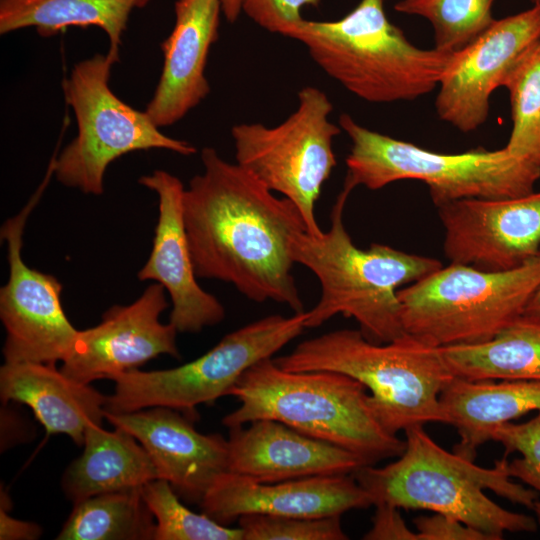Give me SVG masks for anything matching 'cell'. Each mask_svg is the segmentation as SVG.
<instances>
[{
    "instance_id": "9",
    "label": "cell",
    "mask_w": 540,
    "mask_h": 540,
    "mask_svg": "<svg viewBox=\"0 0 540 540\" xmlns=\"http://www.w3.org/2000/svg\"><path fill=\"white\" fill-rule=\"evenodd\" d=\"M119 51L109 49L78 62L62 83L66 103L77 122L76 137L54 159L52 172L61 184L101 195L108 166L138 150L166 149L188 156L196 148L166 136L145 111L131 107L110 88Z\"/></svg>"
},
{
    "instance_id": "37",
    "label": "cell",
    "mask_w": 540,
    "mask_h": 540,
    "mask_svg": "<svg viewBox=\"0 0 540 540\" xmlns=\"http://www.w3.org/2000/svg\"><path fill=\"white\" fill-rule=\"evenodd\" d=\"M523 313L530 315H540V287L536 290V292L529 300Z\"/></svg>"
},
{
    "instance_id": "16",
    "label": "cell",
    "mask_w": 540,
    "mask_h": 540,
    "mask_svg": "<svg viewBox=\"0 0 540 540\" xmlns=\"http://www.w3.org/2000/svg\"><path fill=\"white\" fill-rule=\"evenodd\" d=\"M139 183L157 194L159 215L152 250L138 279L165 288L172 303L169 323L178 332L197 333L220 323L224 306L197 282L184 225L182 182L167 171L155 170L140 177Z\"/></svg>"
},
{
    "instance_id": "3",
    "label": "cell",
    "mask_w": 540,
    "mask_h": 540,
    "mask_svg": "<svg viewBox=\"0 0 540 540\" xmlns=\"http://www.w3.org/2000/svg\"><path fill=\"white\" fill-rule=\"evenodd\" d=\"M350 192L339 193L330 214V228L320 236L297 231L291 240L296 264L312 271L321 286L316 305L306 311V328H316L342 314L353 318L362 334L376 343L405 334L398 290L442 267L427 256L373 243L358 248L347 232L343 214Z\"/></svg>"
},
{
    "instance_id": "24",
    "label": "cell",
    "mask_w": 540,
    "mask_h": 540,
    "mask_svg": "<svg viewBox=\"0 0 540 540\" xmlns=\"http://www.w3.org/2000/svg\"><path fill=\"white\" fill-rule=\"evenodd\" d=\"M441 349L458 378L540 381V315L523 313L488 341Z\"/></svg>"
},
{
    "instance_id": "8",
    "label": "cell",
    "mask_w": 540,
    "mask_h": 540,
    "mask_svg": "<svg viewBox=\"0 0 540 540\" xmlns=\"http://www.w3.org/2000/svg\"><path fill=\"white\" fill-rule=\"evenodd\" d=\"M540 287V253L507 271L450 263L398 290L405 333L447 347L490 340Z\"/></svg>"
},
{
    "instance_id": "5",
    "label": "cell",
    "mask_w": 540,
    "mask_h": 540,
    "mask_svg": "<svg viewBox=\"0 0 540 540\" xmlns=\"http://www.w3.org/2000/svg\"><path fill=\"white\" fill-rule=\"evenodd\" d=\"M274 361L286 371H333L356 379L391 434L429 422L446 424L440 395L455 376L441 347L411 334L376 343L360 330L340 329L304 340Z\"/></svg>"
},
{
    "instance_id": "2",
    "label": "cell",
    "mask_w": 540,
    "mask_h": 540,
    "mask_svg": "<svg viewBox=\"0 0 540 540\" xmlns=\"http://www.w3.org/2000/svg\"><path fill=\"white\" fill-rule=\"evenodd\" d=\"M405 450L383 467L364 465L353 475L369 494L373 505L387 503L403 509H423L451 516L500 540L505 532H534L536 520L504 509L484 493L488 489L514 504L532 509L538 492L510 477L507 455L494 467L438 445L424 426L405 430Z\"/></svg>"
},
{
    "instance_id": "23",
    "label": "cell",
    "mask_w": 540,
    "mask_h": 540,
    "mask_svg": "<svg viewBox=\"0 0 540 540\" xmlns=\"http://www.w3.org/2000/svg\"><path fill=\"white\" fill-rule=\"evenodd\" d=\"M83 446V453L62 478L63 490L74 504L102 493L141 488L159 478L145 448L121 428L107 431L92 424L85 431Z\"/></svg>"
},
{
    "instance_id": "30",
    "label": "cell",
    "mask_w": 540,
    "mask_h": 540,
    "mask_svg": "<svg viewBox=\"0 0 540 540\" xmlns=\"http://www.w3.org/2000/svg\"><path fill=\"white\" fill-rule=\"evenodd\" d=\"M243 540H346L341 516L317 518L246 514L238 519Z\"/></svg>"
},
{
    "instance_id": "20",
    "label": "cell",
    "mask_w": 540,
    "mask_h": 540,
    "mask_svg": "<svg viewBox=\"0 0 540 540\" xmlns=\"http://www.w3.org/2000/svg\"><path fill=\"white\" fill-rule=\"evenodd\" d=\"M174 8V28L161 44L160 79L145 109L158 128L181 120L210 93L205 69L222 12L220 0H177Z\"/></svg>"
},
{
    "instance_id": "36",
    "label": "cell",
    "mask_w": 540,
    "mask_h": 540,
    "mask_svg": "<svg viewBox=\"0 0 540 540\" xmlns=\"http://www.w3.org/2000/svg\"><path fill=\"white\" fill-rule=\"evenodd\" d=\"M222 13L230 23L235 22L242 12V0H220Z\"/></svg>"
},
{
    "instance_id": "13",
    "label": "cell",
    "mask_w": 540,
    "mask_h": 540,
    "mask_svg": "<svg viewBox=\"0 0 540 540\" xmlns=\"http://www.w3.org/2000/svg\"><path fill=\"white\" fill-rule=\"evenodd\" d=\"M540 41V6L494 20L458 52L438 85L435 108L440 120L463 133L475 131L489 116L490 98L503 87L520 58Z\"/></svg>"
},
{
    "instance_id": "19",
    "label": "cell",
    "mask_w": 540,
    "mask_h": 540,
    "mask_svg": "<svg viewBox=\"0 0 540 540\" xmlns=\"http://www.w3.org/2000/svg\"><path fill=\"white\" fill-rule=\"evenodd\" d=\"M229 430L228 471L257 482L349 475L365 465L354 453L276 420L259 419Z\"/></svg>"
},
{
    "instance_id": "4",
    "label": "cell",
    "mask_w": 540,
    "mask_h": 540,
    "mask_svg": "<svg viewBox=\"0 0 540 540\" xmlns=\"http://www.w3.org/2000/svg\"><path fill=\"white\" fill-rule=\"evenodd\" d=\"M366 387L333 371H286L265 358L239 378L229 395L240 406L222 423L228 428L259 419L284 423L357 455L365 465L400 456L405 440L389 433L369 406Z\"/></svg>"
},
{
    "instance_id": "21",
    "label": "cell",
    "mask_w": 540,
    "mask_h": 540,
    "mask_svg": "<svg viewBox=\"0 0 540 540\" xmlns=\"http://www.w3.org/2000/svg\"><path fill=\"white\" fill-rule=\"evenodd\" d=\"M0 395L5 403L27 405L49 434H65L79 446L87 427L102 423L107 398L90 384L69 378L55 364L41 362H5Z\"/></svg>"
},
{
    "instance_id": "29",
    "label": "cell",
    "mask_w": 540,
    "mask_h": 540,
    "mask_svg": "<svg viewBox=\"0 0 540 540\" xmlns=\"http://www.w3.org/2000/svg\"><path fill=\"white\" fill-rule=\"evenodd\" d=\"M141 493L156 519L155 540H243L239 527L230 528L188 509L167 480H152L141 487Z\"/></svg>"
},
{
    "instance_id": "38",
    "label": "cell",
    "mask_w": 540,
    "mask_h": 540,
    "mask_svg": "<svg viewBox=\"0 0 540 540\" xmlns=\"http://www.w3.org/2000/svg\"><path fill=\"white\" fill-rule=\"evenodd\" d=\"M532 509L534 510V512L536 513V515H537V517H538V519L540 521V501L536 500L533 507H532Z\"/></svg>"
},
{
    "instance_id": "39",
    "label": "cell",
    "mask_w": 540,
    "mask_h": 540,
    "mask_svg": "<svg viewBox=\"0 0 540 540\" xmlns=\"http://www.w3.org/2000/svg\"><path fill=\"white\" fill-rule=\"evenodd\" d=\"M531 2L533 3V5L540 6V0H531Z\"/></svg>"
},
{
    "instance_id": "17",
    "label": "cell",
    "mask_w": 540,
    "mask_h": 540,
    "mask_svg": "<svg viewBox=\"0 0 540 540\" xmlns=\"http://www.w3.org/2000/svg\"><path fill=\"white\" fill-rule=\"evenodd\" d=\"M371 505L369 494L348 475L261 483L229 471L214 480L200 503L203 513L226 526L246 514L317 518Z\"/></svg>"
},
{
    "instance_id": "25",
    "label": "cell",
    "mask_w": 540,
    "mask_h": 540,
    "mask_svg": "<svg viewBox=\"0 0 540 540\" xmlns=\"http://www.w3.org/2000/svg\"><path fill=\"white\" fill-rule=\"evenodd\" d=\"M150 0H0V34L33 27L52 37L69 27L96 26L107 35L109 49L119 51L134 9Z\"/></svg>"
},
{
    "instance_id": "14",
    "label": "cell",
    "mask_w": 540,
    "mask_h": 540,
    "mask_svg": "<svg viewBox=\"0 0 540 540\" xmlns=\"http://www.w3.org/2000/svg\"><path fill=\"white\" fill-rule=\"evenodd\" d=\"M437 208L451 263L507 271L540 253V191L507 199H459Z\"/></svg>"
},
{
    "instance_id": "22",
    "label": "cell",
    "mask_w": 540,
    "mask_h": 540,
    "mask_svg": "<svg viewBox=\"0 0 540 540\" xmlns=\"http://www.w3.org/2000/svg\"><path fill=\"white\" fill-rule=\"evenodd\" d=\"M440 402L446 424L456 428L454 452L474 460L477 448L491 440L493 430L532 411H540V381H469L454 377Z\"/></svg>"
},
{
    "instance_id": "34",
    "label": "cell",
    "mask_w": 540,
    "mask_h": 540,
    "mask_svg": "<svg viewBox=\"0 0 540 540\" xmlns=\"http://www.w3.org/2000/svg\"><path fill=\"white\" fill-rule=\"evenodd\" d=\"M372 519L371 529L364 535L366 540H419L417 532L408 528L399 507L379 503Z\"/></svg>"
},
{
    "instance_id": "12",
    "label": "cell",
    "mask_w": 540,
    "mask_h": 540,
    "mask_svg": "<svg viewBox=\"0 0 540 540\" xmlns=\"http://www.w3.org/2000/svg\"><path fill=\"white\" fill-rule=\"evenodd\" d=\"M36 198L1 228L9 264L8 281L0 289L3 356L5 362L55 364L68 356L79 330L64 312L58 279L30 268L22 258L23 229Z\"/></svg>"
},
{
    "instance_id": "10",
    "label": "cell",
    "mask_w": 540,
    "mask_h": 540,
    "mask_svg": "<svg viewBox=\"0 0 540 540\" xmlns=\"http://www.w3.org/2000/svg\"><path fill=\"white\" fill-rule=\"evenodd\" d=\"M307 313L274 314L225 335L212 349L179 367L114 375V393L105 411L133 412L151 407L178 410L195 420L196 406L229 395L243 373L272 357L306 328Z\"/></svg>"
},
{
    "instance_id": "31",
    "label": "cell",
    "mask_w": 540,
    "mask_h": 540,
    "mask_svg": "<svg viewBox=\"0 0 540 540\" xmlns=\"http://www.w3.org/2000/svg\"><path fill=\"white\" fill-rule=\"evenodd\" d=\"M491 440L504 446L505 455H521L508 461V474L540 493V411L526 422L501 424L493 430Z\"/></svg>"
},
{
    "instance_id": "11",
    "label": "cell",
    "mask_w": 540,
    "mask_h": 540,
    "mask_svg": "<svg viewBox=\"0 0 540 540\" xmlns=\"http://www.w3.org/2000/svg\"><path fill=\"white\" fill-rule=\"evenodd\" d=\"M332 110L326 93L306 86L298 92L297 109L279 125L242 123L231 129L236 163L291 200L312 236L323 233L315 205L337 164L333 139L342 129L329 120Z\"/></svg>"
},
{
    "instance_id": "26",
    "label": "cell",
    "mask_w": 540,
    "mask_h": 540,
    "mask_svg": "<svg viewBox=\"0 0 540 540\" xmlns=\"http://www.w3.org/2000/svg\"><path fill=\"white\" fill-rule=\"evenodd\" d=\"M141 488L107 492L76 504L59 540L153 539L155 523Z\"/></svg>"
},
{
    "instance_id": "27",
    "label": "cell",
    "mask_w": 540,
    "mask_h": 540,
    "mask_svg": "<svg viewBox=\"0 0 540 540\" xmlns=\"http://www.w3.org/2000/svg\"><path fill=\"white\" fill-rule=\"evenodd\" d=\"M510 101V153L540 165V41L517 62L503 86Z\"/></svg>"
},
{
    "instance_id": "15",
    "label": "cell",
    "mask_w": 540,
    "mask_h": 540,
    "mask_svg": "<svg viewBox=\"0 0 540 540\" xmlns=\"http://www.w3.org/2000/svg\"><path fill=\"white\" fill-rule=\"evenodd\" d=\"M166 293L161 284L154 283L133 303L108 309L98 325L78 332L60 370L77 382L90 384L137 369L161 354L178 358V331L171 323L160 322L169 306Z\"/></svg>"
},
{
    "instance_id": "18",
    "label": "cell",
    "mask_w": 540,
    "mask_h": 540,
    "mask_svg": "<svg viewBox=\"0 0 540 540\" xmlns=\"http://www.w3.org/2000/svg\"><path fill=\"white\" fill-rule=\"evenodd\" d=\"M114 427L136 438L167 480L186 501L201 503L214 480L228 471V443L219 434H202L194 419L167 407L133 412L104 411Z\"/></svg>"
},
{
    "instance_id": "33",
    "label": "cell",
    "mask_w": 540,
    "mask_h": 540,
    "mask_svg": "<svg viewBox=\"0 0 540 540\" xmlns=\"http://www.w3.org/2000/svg\"><path fill=\"white\" fill-rule=\"evenodd\" d=\"M413 523L419 540H490L481 531L441 513L417 517Z\"/></svg>"
},
{
    "instance_id": "28",
    "label": "cell",
    "mask_w": 540,
    "mask_h": 540,
    "mask_svg": "<svg viewBox=\"0 0 540 540\" xmlns=\"http://www.w3.org/2000/svg\"><path fill=\"white\" fill-rule=\"evenodd\" d=\"M495 0H400L394 9L426 19L434 31V48L458 52L493 22Z\"/></svg>"
},
{
    "instance_id": "32",
    "label": "cell",
    "mask_w": 540,
    "mask_h": 540,
    "mask_svg": "<svg viewBox=\"0 0 540 540\" xmlns=\"http://www.w3.org/2000/svg\"><path fill=\"white\" fill-rule=\"evenodd\" d=\"M319 4L320 0H242V11L263 29L288 37L304 20L302 8Z\"/></svg>"
},
{
    "instance_id": "1",
    "label": "cell",
    "mask_w": 540,
    "mask_h": 540,
    "mask_svg": "<svg viewBox=\"0 0 540 540\" xmlns=\"http://www.w3.org/2000/svg\"><path fill=\"white\" fill-rule=\"evenodd\" d=\"M203 172L183 194V218L198 278L232 284L251 301H273L304 312L292 270L291 240L306 230L296 205L212 147Z\"/></svg>"
},
{
    "instance_id": "35",
    "label": "cell",
    "mask_w": 540,
    "mask_h": 540,
    "mask_svg": "<svg viewBox=\"0 0 540 540\" xmlns=\"http://www.w3.org/2000/svg\"><path fill=\"white\" fill-rule=\"evenodd\" d=\"M41 529L36 524L17 520L7 513L6 505L1 502L0 510V539H36Z\"/></svg>"
},
{
    "instance_id": "7",
    "label": "cell",
    "mask_w": 540,
    "mask_h": 540,
    "mask_svg": "<svg viewBox=\"0 0 540 540\" xmlns=\"http://www.w3.org/2000/svg\"><path fill=\"white\" fill-rule=\"evenodd\" d=\"M338 124L352 143L342 187L350 193L357 186L378 190L396 181L418 180L428 186L438 207L466 198L521 197L532 193L540 179L539 164L505 147L438 153L370 130L348 114H341Z\"/></svg>"
},
{
    "instance_id": "6",
    "label": "cell",
    "mask_w": 540,
    "mask_h": 540,
    "mask_svg": "<svg viewBox=\"0 0 540 540\" xmlns=\"http://www.w3.org/2000/svg\"><path fill=\"white\" fill-rule=\"evenodd\" d=\"M385 0H360L335 21L304 19L289 38L350 93L371 103L413 101L435 90L454 53L422 49L386 16Z\"/></svg>"
}]
</instances>
